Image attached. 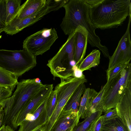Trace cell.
<instances>
[{
	"label": "cell",
	"mask_w": 131,
	"mask_h": 131,
	"mask_svg": "<svg viewBox=\"0 0 131 131\" xmlns=\"http://www.w3.org/2000/svg\"><path fill=\"white\" fill-rule=\"evenodd\" d=\"M78 112L62 110L50 131H66L79 122Z\"/></svg>",
	"instance_id": "9a60e30c"
},
{
	"label": "cell",
	"mask_w": 131,
	"mask_h": 131,
	"mask_svg": "<svg viewBox=\"0 0 131 131\" xmlns=\"http://www.w3.org/2000/svg\"><path fill=\"white\" fill-rule=\"evenodd\" d=\"M86 89L84 83L80 85L71 96L62 110L78 113L81 96Z\"/></svg>",
	"instance_id": "ac0fdd59"
},
{
	"label": "cell",
	"mask_w": 131,
	"mask_h": 131,
	"mask_svg": "<svg viewBox=\"0 0 131 131\" xmlns=\"http://www.w3.org/2000/svg\"><path fill=\"white\" fill-rule=\"evenodd\" d=\"M20 0H5L6 8V26L16 15L21 3Z\"/></svg>",
	"instance_id": "44dd1931"
},
{
	"label": "cell",
	"mask_w": 131,
	"mask_h": 131,
	"mask_svg": "<svg viewBox=\"0 0 131 131\" xmlns=\"http://www.w3.org/2000/svg\"><path fill=\"white\" fill-rule=\"evenodd\" d=\"M128 21L125 33L119 41L113 54L110 56L108 69L122 63H129L131 59V41L130 26L131 16Z\"/></svg>",
	"instance_id": "8fae6325"
},
{
	"label": "cell",
	"mask_w": 131,
	"mask_h": 131,
	"mask_svg": "<svg viewBox=\"0 0 131 131\" xmlns=\"http://www.w3.org/2000/svg\"><path fill=\"white\" fill-rule=\"evenodd\" d=\"M63 7L65 13L60 26L64 34L69 36L79 27H83L88 34V42L92 47L98 48L105 57L109 59L107 48L101 43L95 32L96 29L90 19L89 6L86 0H69Z\"/></svg>",
	"instance_id": "6da1fadb"
},
{
	"label": "cell",
	"mask_w": 131,
	"mask_h": 131,
	"mask_svg": "<svg viewBox=\"0 0 131 131\" xmlns=\"http://www.w3.org/2000/svg\"><path fill=\"white\" fill-rule=\"evenodd\" d=\"M74 127H72L70 128L67 130L66 131H72Z\"/></svg>",
	"instance_id": "d590c367"
},
{
	"label": "cell",
	"mask_w": 131,
	"mask_h": 131,
	"mask_svg": "<svg viewBox=\"0 0 131 131\" xmlns=\"http://www.w3.org/2000/svg\"><path fill=\"white\" fill-rule=\"evenodd\" d=\"M74 32L69 35L57 53L48 61L47 65L54 79L56 77L61 79L73 76V68L76 65L74 59Z\"/></svg>",
	"instance_id": "277c9868"
},
{
	"label": "cell",
	"mask_w": 131,
	"mask_h": 131,
	"mask_svg": "<svg viewBox=\"0 0 131 131\" xmlns=\"http://www.w3.org/2000/svg\"><path fill=\"white\" fill-rule=\"evenodd\" d=\"M78 66L75 65L73 68V76L77 78H82L83 74V72L78 68Z\"/></svg>",
	"instance_id": "4dcf8cb0"
},
{
	"label": "cell",
	"mask_w": 131,
	"mask_h": 131,
	"mask_svg": "<svg viewBox=\"0 0 131 131\" xmlns=\"http://www.w3.org/2000/svg\"><path fill=\"white\" fill-rule=\"evenodd\" d=\"M87 82L84 75L81 78L72 76L61 79V82L55 87L57 92V103L49 120L47 123V128L50 129L69 99L79 86Z\"/></svg>",
	"instance_id": "52a82bcc"
},
{
	"label": "cell",
	"mask_w": 131,
	"mask_h": 131,
	"mask_svg": "<svg viewBox=\"0 0 131 131\" xmlns=\"http://www.w3.org/2000/svg\"><path fill=\"white\" fill-rule=\"evenodd\" d=\"M101 131H128L118 117L104 121Z\"/></svg>",
	"instance_id": "cb8c5ba5"
},
{
	"label": "cell",
	"mask_w": 131,
	"mask_h": 131,
	"mask_svg": "<svg viewBox=\"0 0 131 131\" xmlns=\"http://www.w3.org/2000/svg\"><path fill=\"white\" fill-rule=\"evenodd\" d=\"M5 115L4 105L2 102L0 103V128L2 126Z\"/></svg>",
	"instance_id": "1f68e13d"
},
{
	"label": "cell",
	"mask_w": 131,
	"mask_h": 131,
	"mask_svg": "<svg viewBox=\"0 0 131 131\" xmlns=\"http://www.w3.org/2000/svg\"><path fill=\"white\" fill-rule=\"evenodd\" d=\"M1 32H2L0 31V34L1 33ZM1 36H0V38H1Z\"/></svg>",
	"instance_id": "8d00e7d4"
},
{
	"label": "cell",
	"mask_w": 131,
	"mask_h": 131,
	"mask_svg": "<svg viewBox=\"0 0 131 131\" xmlns=\"http://www.w3.org/2000/svg\"><path fill=\"white\" fill-rule=\"evenodd\" d=\"M5 0H0V31H4L6 26Z\"/></svg>",
	"instance_id": "4316f807"
},
{
	"label": "cell",
	"mask_w": 131,
	"mask_h": 131,
	"mask_svg": "<svg viewBox=\"0 0 131 131\" xmlns=\"http://www.w3.org/2000/svg\"><path fill=\"white\" fill-rule=\"evenodd\" d=\"M74 59L78 66L85 56L88 43V34L83 27L79 26L74 31Z\"/></svg>",
	"instance_id": "5bb4252c"
},
{
	"label": "cell",
	"mask_w": 131,
	"mask_h": 131,
	"mask_svg": "<svg viewBox=\"0 0 131 131\" xmlns=\"http://www.w3.org/2000/svg\"><path fill=\"white\" fill-rule=\"evenodd\" d=\"M100 52L97 49L93 50L83 59L78 66V68L82 72L90 70L92 68L98 66L100 64Z\"/></svg>",
	"instance_id": "d6986e66"
},
{
	"label": "cell",
	"mask_w": 131,
	"mask_h": 131,
	"mask_svg": "<svg viewBox=\"0 0 131 131\" xmlns=\"http://www.w3.org/2000/svg\"><path fill=\"white\" fill-rule=\"evenodd\" d=\"M102 112H98L92 113L84 118L82 122L78 123L74 127L72 131H90L91 124L100 117Z\"/></svg>",
	"instance_id": "7402d4cb"
},
{
	"label": "cell",
	"mask_w": 131,
	"mask_h": 131,
	"mask_svg": "<svg viewBox=\"0 0 131 131\" xmlns=\"http://www.w3.org/2000/svg\"><path fill=\"white\" fill-rule=\"evenodd\" d=\"M97 93L94 89L86 88L81 97L80 103L78 112L79 119L80 118L84 119L88 116L90 105Z\"/></svg>",
	"instance_id": "e0dca14e"
},
{
	"label": "cell",
	"mask_w": 131,
	"mask_h": 131,
	"mask_svg": "<svg viewBox=\"0 0 131 131\" xmlns=\"http://www.w3.org/2000/svg\"><path fill=\"white\" fill-rule=\"evenodd\" d=\"M15 76L0 68V86L14 90L18 82Z\"/></svg>",
	"instance_id": "ffe728a7"
},
{
	"label": "cell",
	"mask_w": 131,
	"mask_h": 131,
	"mask_svg": "<svg viewBox=\"0 0 131 131\" xmlns=\"http://www.w3.org/2000/svg\"><path fill=\"white\" fill-rule=\"evenodd\" d=\"M53 88V84L43 85L26 103L12 123L11 127L16 130L25 119L26 115L36 110L48 97Z\"/></svg>",
	"instance_id": "30bf717a"
},
{
	"label": "cell",
	"mask_w": 131,
	"mask_h": 131,
	"mask_svg": "<svg viewBox=\"0 0 131 131\" xmlns=\"http://www.w3.org/2000/svg\"><path fill=\"white\" fill-rule=\"evenodd\" d=\"M131 85V64L115 77L104 85L103 108L105 112L114 108L119 102L125 89Z\"/></svg>",
	"instance_id": "8992f818"
},
{
	"label": "cell",
	"mask_w": 131,
	"mask_h": 131,
	"mask_svg": "<svg viewBox=\"0 0 131 131\" xmlns=\"http://www.w3.org/2000/svg\"><path fill=\"white\" fill-rule=\"evenodd\" d=\"M91 21L96 29L104 30L121 26L131 16L130 0H86Z\"/></svg>",
	"instance_id": "7a4b0ae2"
},
{
	"label": "cell",
	"mask_w": 131,
	"mask_h": 131,
	"mask_svg": "<svg viewBox=\"0 0 131 131\" xmlns=\"http://www.w3.org/2000/svg\"><path fill=\"white\" fill-rule=\"evenodd\" d=\"M104 121L110 120L118 117L116 108L111 109L105 112L104 115H102Z\"/></svg>",
	"instance_id": "f546056e"
},
{
	"label": "cell",
	"mask_w": 131,
	"mask_h": 131,
	"mask_svg": "<svg viewBox=\"0 0 131 131\" xmlns=\"http://www.w3.org/2000/svg\"><path fill=\"white\" fill-rule=\"evenodd\" d=\"M104 122L102 115L101 116L91 124L90 131H101Z\"/></svg>",
	"instance_id": "83f0119b"
},
{
	"label": "cell",
	"mask_w": 131,
	"mask_h": 131,
	"mask_svg": "<svg viewBox=\"0 0 131 131\" xmlns=\"http://www.w3.org/2000/svg\"><path fill=\"white\" fill-rule=\"evenodd\" d=\"M47 98L34 112L26 115L18 131H31L47 122L46 108Z\"/></svg>",
	"instance_id": "7c38bea8"
},
{
	"label": "cell",
	"mask_w": 131,
	"mask_h": 131,
	"mask_svg": "<svg viewBox=\"0 0 131 131\" xmlns=\"http://www.w3.org/2000/svg\"><path fill=\"white\" fill-rule=\"evenodd\" d=\"M58 38L54 28H43L26 38L23 43V49L36 56L42 55Z\"/></svg>",
	"instance_id": "9c48e42d"
},
{
	"label": "cell",
	"mask_w": 131,
	"mask_h": 131,
	"mask_svg": "<svg viewBox=\"0 0 131 131\" xmlns=\"http://www.w3.org/2000/svg\"><path fill=\"white\" fill-rule=\"evenodd\" d=\"M47 0H27L20 7L14 17L19 19L27 17L39 10L46 3Z\"/></svg>",
	"instance_id": "2e32d148"
},
{
	"label": "cell",
	"mask_w": 131,
	"mask_h": 131,
	"mask_svg": "<svg viewBox=\"0 0 131 131\" xmlns=\"http://www.w3.org/2000/svg\"><path fill=\"white\" fill-rule=\"evenodd\" d=\"M6 131H15L9 125H6Z\"/></svg>",
	"instance_id": "836d02e7"
},
{
	"label": "cell",
	"mask_w": 131,
	"mask_h": 131,
	"mask_svg": "<svg viewBox=\"0 0 131 131\" xmlns=\"http://www.w3.org/2000/svg\"><path fill=\"white\" fill-rule=\"evenodd\" d=\"M43 85L39 78L23 79L18 82L13 95L2 102L5 111L2 125L11 127L25 104Z\"/></svg>",
	"instance_id": "3957f363"
},
{
	"label": "cell",
	"mask_w": 131,
	"mask_h": 131,
	"mask_svg": "<svg viewBox=\"0 0 131 131\" xmlns=\"http://www.w3.org/2000/svg\"><path fill=\"white\" fill-rule=\"evenodd\" d=\"M105 88L104 85L101 87L100 90L95 97L90 106L88 115L95 112H105L103 108V96Z\"/></svg>",
	"instance_id": "603a6c76"
},
{
	"label": "cell",
	"mask_w": 131,
	"mask_h": 131,
	"mask_svg": "<svg viewBox=\"0 0 131 131\" xmlns=\"http://www.w3.org/2000/svg\"><path fill=\"white\" fill-rule=\"evenodd\" d=\"M36 56L23 49H0V68L18 78L37 64Z\"/></svg>",
	"instance_id": "5b68a950"
},
{
	"label": "cell",
	"mask_w": 131,
	"mask_h": 131,
	"mask_svg": "<svg viewBox=\"0 0 131 131\" xmlns=\"http://www.w3.org/2000/svg\"><path fill=\"white\" fill-rule=\"evenodd\" d=\"M115 108L118 117L131 131V85L125 89Z\"/></svg>",
	"instance_id": "4fadbf2b"
},
{
	"label": "cell",
	"mask_w": 131,
	"mask_h": 131,
	"mask_svg": "<svg viewBox=\"0 0 131 131\" xmlns=\"http://www.w3.org/2000/svg\"><path fill=\"white\" fill-rule=\"evenodd\" d=\"M129 63H122L117 65L106 71L107 81H109L117 76L128 66Z\"/></svg>",
	"instance_id": "484cf974"
},
{
	"label": "cell",
	"mask_w": 131,
	"mask_h": 131,
	"mask_svg": "<svg viewBox=\"0 0 131 131\" xmlns=\"http://www.w3.org/2000/svg\"><path fill=\"white\" fill-rule=\"evenodd\" d=\"M68 0H47L44 5L36 12L25 18H14L7 25L5 31L8 34L13 35L25 28L31 25L50 12L58 10L63 7Z\"/></svg>",
	"instance_id": "ba28073f"
},
{
	"label": "cell",
	"mask_w": 131,
	"mask_h": 131,
	"mask_svg": "<svg viewBox=\"0 0 131 131\" xmlns=\"http://www.w3.org/2000/svg\"><path fill=\"white\" fill-rule=\"evenodd\" d=\"M6 125H2L0 128V131H6Z\"/></svg>",
	"instance_id": "e575fe53"
},
{
	"label": "cell",
	"mask_w": 131,
	"mask_h": 131,
	"mask_svg": "<svg viewBox=\"0 0 131 131\" xmlns=\"http://www.w3.org/2000/svg\"><path fill=\"white\" fill-rule=\"evenodd\" d=\"M13 91L9 89L0 86V103L10 96Z\"/></svg>",
	"instance_id": "f1b7e54d"
},
{
	"label": "cell",
	"mask_w": 131,
	"mask_h": 131,
	"mask_svg": "<svg viewBox=\"0 0 131 131\" xmlns=\"http://www.w3.org/2000/svg\"><path fill=\"white\" fill-rule=\"evenodd\" d=\"M57 103V92L55 89L54 90L52 91L47 99L46 105L47 122L51 116L56 106Z\"/></svg>",
	"instance_id": "d4e9b609"
},
{
	"label": "cell",
	"mask_w": 131,
	"mask_h": 131,
	"mask_svg": "<svg viewBox=\"0 0 131 131\" xmlns=\"http://www.w3.org/2000/svg\"><path fill=\"white\" fill-rule=\"evenodd\" d=\"M45 124L37 127L31 131H46Z\"/></svg>",
	"instance_id": "d6a6232c"
}]
</instances>
